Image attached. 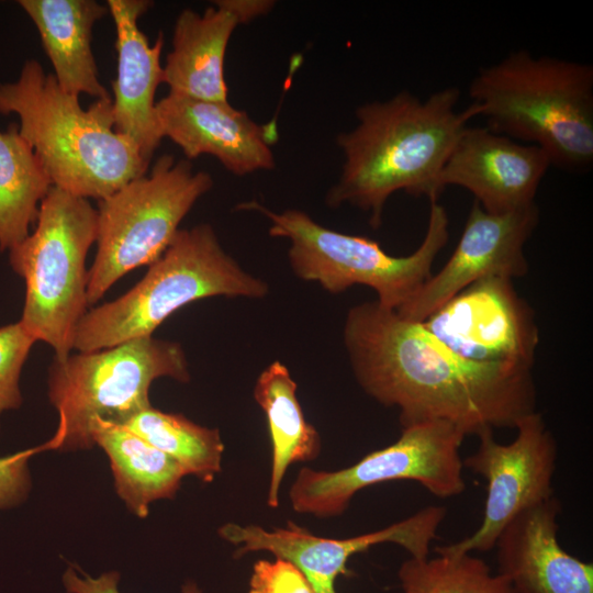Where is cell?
<instances>
[{
	"label": "cell",
	"instance_id": "1",
	"mask_svg": "<svg viewBox=\"0 0 593 593\" xmlns=\"http://www.w3.org/2000/svg\"><path fill=\"white\" fill-rule=\"evenodd\" d=\"M344 344L360 387L379 403L396 406L402 427L444 421L478 436L515 428L536 411L533 368L462 358L422 322L377 301L348 311Z\"/></svg>",
	"mask_w": 593,
	"mask_h": 593
},
{
	"label": "cell",
	"instance_id": "2",
	"mask_svg": "<svg viewBox=\"0 0 593 593\" xmlns=\"http://www.w3.org/2000/svg\"><path fill=\"white\" fill-rule=\"evenodd\" d=\"M459 99L460 90L448 87L424 100L403 90L360 105L356 126L337 136L344 164L327 192V205L358 208L377 228L387 201L398 191L438 201L440 171L460 133L477 116L472 104L457 111Z\"/></svg>",
	"mask_w": 593,
	"mask_h": 593
},
{
	"label": "cell",
	"instance_id": "3",
	"mask_svg": "<svg viewBox=\"0 0 593 593\" xmlns=\"http://www.w3.org/2000/svg\"><path fill=\"white\" fill-rule=\"evenodd\" d=\"M0 113L19 118L53 186L74 195L99 201L148 171L137 146L114 130L112 98L83 109L34 59L15 81L0 83Z\"/></svg>",
	"mask_w": 593,
	"mask_h": 593
},
{
	"label": "cell",
	"instance_id": "4",
	"mask_svg": "<svg viewBox=\"0 0 593 593\" xmlns=\"http://www.w3.org/2000/svg\"><path fill=\"white\" fill-rule=\"evenodd\" d=\"M469 96L490 130L539 147L551 166L579 171L592 165V65L521 49L482 67Z\"/></svg>",
	"mask_w": 593,
	"mask_h": 593
},
{
	"label": "cell",
	"instance_id": "5",
	"mask_svg": "<svg viewBox=\"0 0 593 593\" xmlns=\"http://www.w3.org/2000/svg\"><path fill=\"white\" fill-rule=\"evenodd\" d=\"M268 286L245 271L222 247L210 224L179 230L143 279L114 301L87 311L74 349L94 351L154 331L182 306L211 296L259 299Z\"/></svg>",
	"mask_w": 593,
	"mask_h": 593
},
{
	"label": "cell",
	"instance_id": "6",
	"mask_svg": "<svg viewBox=\"0 0 593 593\" xmlns=\"http://www.w3.org/2000/svg\"><path fill=\"white\" fill-rule=\"evenodd\" d=\"M161 377L190 379L181 346L153 336L54 359L48 399L58 423L52 438L37 446L40 451L93 447V425L99 421L122 425L150 406V384Z\"/></svg>",
	"mask_w": 593,
	"mask_h": 593
},
{
	"label": "cell",
	"instance_id": "7",
	"mask_svg": "<svg viewBox=\"0 0 593 593\" xmlns=\"http://www.w3.org/2000/svg\"><path fill=\"white\" fill-rule=\"evenodd\" d=\"M236 210L256 211L269 220V235L290 242L289 264L305 281L331 293L359 284L371 288L381 306L399 311L432 276L436 257L449 238V217L438 201L430 202L427 228L419 246L407 256H392L378 242L329 230L303 211L277 213L257 201Z\"/></svg>",
	"mask_w": 593,
	"mask_h": 593
},
{
	"label": "cell",
	"instance_id": "8",
	"mask_svg": "<svg viewBox=\"0 0 593 593\" xmlns=\"http://www.w3.org/2000/svg\"><path fill=\"white\" fill-rule=\"evenodd\" d=\"M97 235L98 212L90 201L53 186L34 231L9 250L12 270L25 282L20 323L49 345L57 360L71 354L89 305L86 259Z\"/></svg>",
	"mask_w": 593,
	"mask_h": 593
},
{
	"label": "cell",
	"instance_id": "9",
	"mask_svg": "<svg viewBox=\"0 0 593 593\" xmlns=\"http://www.w3.org/2000/svg\"><path fill=\"white\" fill-rule=\"evenodd\" d=\"M213 186L210 174L165 154L152 170L98 201L94 261L88 271V304H96L124 275L155 262L170 245L194 203Z\"/></svg>",
	"mask_w": 593,
	"mask_h": 593
},
{
	"label": "cell",
	"instance_id": "10",
	"mask_svg": "<svg viewBox=\"0 0 593 593\" xmlns=\"http://www.w3.org/2000/svg\"><path fill=\"white\" fill-rule=\"evenodd\" d=\"M466 435L444 421L402 427L399 439L338 471L302 468L290 490L293 510L318 517L339 515L360 490L395 480L415 481L438 497L466 490L460 448Z\"/></svg>",
	"mask_w": 593,
	"mask_h": 593
},
{
	"label": "cell",
	"instance_id": "11",
	"mask_svg": "<svg viewBox=\"0 0 593 593\" xmlns=\"http://www.w3.org/2000/svg\"><path fill=\"white\" fill-rule=\"evenodd\" d=\"M510 444L495 440L493 430L480 435L477 450L462 460L463 468L486 481V499L479 527L468 537L435 548L437 553L488 552L503 528L522 511L555 496L552 482L558 447L537 411L515 427Z\"/></svg>",
	"mask_w": 593,
	"mask_h": 593
},
{
	"label": "cell",
	"instance_id": "12",
	"mask_svg": "<svg viewBox=\"0 0 593 593\" xmlns=\"http://www.w3.org/2000/svg\"><path fill=\"white\" fill-rule=\"evenodd\" d=\"M422 323L462 358L534 367L539 343L535 313L511 278L491 276L473 282Z\"/></svg>",
	"mask_w": 593,
	"mask_h": 593
},
{
	"label": "cell",
	"instance_id": "13",
	"mask_svg": "<svg viewBox=\"0 0 593 593\" xmlns=\"http://www.w3.org/2000/svg\"><path fill=\"white\" fill-rule=\"evenodd\" d=\"M446 514L445 506L429 505L379 530L344 539L317 537L291 522L271 532L256 525L226 524L219 534L239 546L236 557L270 551L276 558L293 563L316 593H336L335 581L338 575L348 573L349 558L372 546L392 542L404 548L411 558H427Z\"/></svg>",
	"mask_w": 593,
	"mask_h": 593
},
{
	"label": "cell",
	"instance_id": "14",
	"mask_svg": "<svg viewBox=\"0 0 593 593\" xmlns=\"http://www.w3.org/2000/svg\"><path fill=\"white\" fill-rule=\"evenodd\" d=\"M538 220L536 203L514 212L494 214L473 201L449 259L395 312L407 320L423 322L447 300L478 280L491 276L524 277L528 271L524 248Z\"/></svg>",
	"mask_w": 593,
	"mask_h": 593
},
{
	"label": "cell",
	"instance_id": "15",
	"mask_svg": "<svg viewBox=\"0 0 593 593\" xmlns=\"http://www.w3.org/2000/svg\"><path fill=\"white\" fill-rule=\"evenodd\" d=\"M551 166L539 147L522 144L488 126H467L455 143L438 178L441 191L461 187L494 214L535 204L539 184Z\"/></svg>",
	"mask_w": 593,
	"mask_h": 593
},
{
	"label": "cell",
	"instance_id": "16",
	"mask_svg": "<svg viewBox=\"0 0 593 593\" xmlns=\"http://www.w3.org/2000/svg\"><path fill=\"white\" fill-rule=\"evenodd\" d=\"M163 137L178 145L187 159L215 157L225 169L245 176L275 167V122L258 124L228 101H208L169 92L156 102Z\"/></svg>",
	"mask_w": 593,
	"mask_h": 593
},
{
	"label": "cell",
	"instance_id": "17",
	"mask_svg": "<svg viewBox=\"0 0 593 593\" xmlns=\"http://www.w3.org/2000/svg\"><path fill=\"white\" fill-rule=\"evenodd\" d=\"M561 503L552 496L518 513L501 532L497 573L513 593H593V563L558 540Z\"/></svg>",
	"mask_w": 593,
	"mask_h": 593
},
{
	"label": "cell",
	"instance_id": "18",
	"mask_svg": "<svg viewBox=\"0 0 593 593\" xmlns=\"http://www.w3.org/2000/svg\"><path fill=\"white\" fill-rule=\"evenodd\" d=\"M153 5L147 0H108L116 31V78L112 81L114 130L130 138L150 164L163 137L155 94L163 82L164 36L150 45L138 19Z\"/></svg>",
	"mask_w": 593,
	"mask_h": 593
},
{
	"label": "cell",
	"instance_id": "19",
	"mask_svg": "<svg viewBox=\"0 0 593 593\" xmlns=\"http://www.w3.org/2000/svg\"><path fill=\"white\" fill-rule=\"evenodd\" d=\"M33 21L54 78L65 92L100 99L111 98L99 80L92 53V30L109 9L96 0H20Z\"/></svg>",
	"mask_w": 593,
	"mask_h": 593
},
{
	"label": "cell",
	"instance_id": "20",
	"mask_svg": "<svg viewBox=\"0 0 593 593\" xmlns=\"http://www.w3.org/2000/svg\"><path fill=\"white\" fill-rule=\"evenodd\" d=\"M238 25L219 1L203 13L181 11L175 23L171 51L163 66V82L169 92L199 100L228 101L224 59Z\"/></svg>",
	"mask_w": 593,
	"mask_h": 593
},
{
	"label": "cell",
	"instance_id": "21",
	"mask_svg": "<svg viewBox=\"0 0 593 593\" xmlns=\"http://www.w3.org/2000/svg\"><path fill=\"white\" fill-rule=\"evenodd\" d=\"M91 437L110 461L118 495L139 518L153 502L172 499L187 475L176 460L122 425L99 421Z\"/></svg>",
	"mask_w": 593,
	"mask_h": 593
},
{
	"label": "cell",
	"instance_id": "22",
	"mask_svg": "<svg viewBox=\"0 0 593 593\" xmlns=\"http://www.w3.org/2000/svg\"><path fill=\"white\" fill-rule=\"evenodd\" d=\"M296 383L279 360L258 377L254 398L266 414L272 447L268 505H279L282 478L295 461L314 459L321 441L316 429L306 422L296 398Z\"/></svg>",
	"mask_w": 593,
	"mask_h": 593
},
{
	"label": "cell",
	"instance_id": "23",
	"mask_svg": "<svg viewBox=\"0 0 593 593\" xmlns=\"http://www.w3.org/2000/svg\"><path fill=\"white\" fill-rule=\"evenodd\" d=\"M53 182L18 123L0 130V251L30 235Z\"/></svg>",
	"mask_w": 593,
	"mask_h": 593
},
{
	"label": "cell",
	"instance_id": "24",
	"mask_svg": "<svg viewBox=\"0 0 593 593\" xmlns=\"http://www.w3.org/2000/svg\"><path fill=\"white\" fill-rule=\"evenodd\" d=\"M122 426L176 460L187 475L211 482L221 471L224 445L216 428L200 426L181 414L161 412L152 405Z\"/></svg>",
	"mask_w": 593,
	"mask_h": 593
},
{
	"label": "cell",
	"instance_id": "25",
	"mask_svg": "<svg viewBox=\"0 0 593 593\" xmlns=\"http://www.w3.org/2000/svg\"><path fill=\"white\" fill-rule=\"evenodd\" d=\"M405 560L398 577L402 593H513L500 573L472 553Z\"/></svg>",
	"mask_w": 593,
	"mask_h": 593
},
{
	"label": "cell",
	"instance_id": "26",
	"mask_svg": "<svg viewBox=\"0 0 593 593\" xmlns=\"http://www.w3.org/2000/svg\"><path fill=\"white\" fill-rule=\"evenodd\" d=\"M35 342L20 321L0 327V416L23 402L19 381Z\"/></svg>",
	"mask_w": 593,
	"mask_h": 593
},
{
	"label": "cell",
	"instance_id": "27",
	"mask_svg": "<svg viewBox=\"0 0 593 593\" xmlns=\"http://www.w3.org/2000/svg\"><path fill=\"white\" fill-rule=\"evenodd\" d=\"M248 593H316L306 577L290 561L258 560L253 568Z\"/></svg>",
	"mask_w": 593,
	"mask_h": 593
},
{
	"label": "cell",
	"instance_id": "28",
	"mask_svg": "<svg viewBox=\"0 0 593 593\" xmlns=\"http://www.w3.org/2000/svg\"><path fill=\"white\" fill-rule=\"evenodd\" d=\"M38 447L0 456V511L21 504L31 491L29 461Z\"/></svg>",
	"mask_w": 593,
	"mask_h": 593
},
{
	"label": "cell",
	"instance_id": "29",
	"mask_svg": "<svg viewBox=\"0 0 593 593\" xmlns=\"http://www.w3.org/2000/svg\"><path fill=\"white\" fill-rule=\"evenodd\" d=\"M120 573L108 571L97 578H91L81 571V575L76 571V567H69L63 574V583L67 593H120L118 584ZM182 593H201L193 582H187L182 586Z\"/></svg>",
	"mask_w": 593,
	"mask_h": 593
},
{
	"label": "cell",
	"instance_id": "30",
	"mask_svg": "<svg viewBox=\"0 0 593 593\" xmlns=\"http://www.w3.org/2000/svg\"><path fill=\"white\" fill-rule=\"evenodd\" d=\"M237 20L245 24L269 13L276 2L271 0H217Z\"/></svg>",
	"mask_w": 593,
	"mask_h": 593
}]
</instances>
